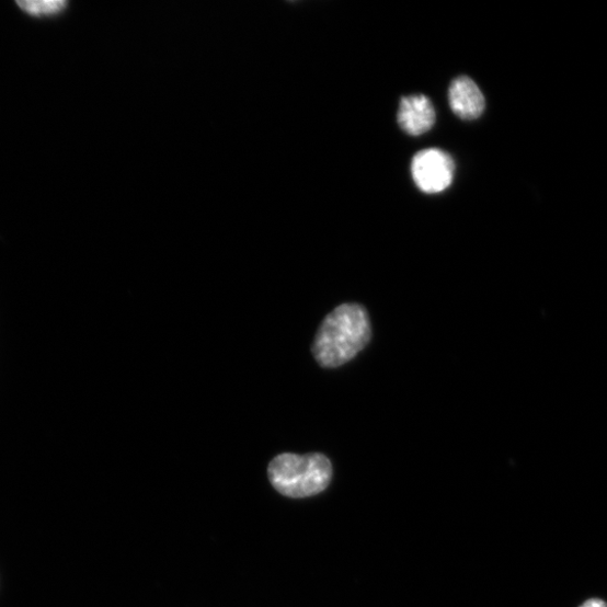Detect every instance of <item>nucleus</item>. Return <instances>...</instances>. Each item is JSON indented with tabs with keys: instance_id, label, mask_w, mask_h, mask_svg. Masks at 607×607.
<instances>
[{
	"instance_id": "6",
	"label": "nucleus",
	"mask_w": 607,
	"mask_h": 607,
	"mask_svg": "<svg viewBox=\"0 0 607 607\" xmlns=\"http://www.w3.org/2000/svg\"><path fill=\"white\" fill-rule=\"evenodd\" d=\"M27 10H31L32 13L38 14H51L57 13L62 10L67 4L65 2H42V3H28Z\"/></svg>"
},
{
	"instance_id": "5",
	"label": "nucleus",
	"mask_w": 607,
	"mask_h": 607,
	"mask_svg": "<svg viewBox=\"0 0 607 607\" xmlns=\"http://www.w3.org/2000/svg\"><path fill=\"white\" fill-rule=\"evenodd\" d=\"M449 104L453 112L466 121L479 118L486 106L480 87L466 76L458 77L451 82Z\"/></svg>"
},
{
	"instance_id": "4",
	"label": "nucleus",
	"mask_w": 607,
	"mask_h": 607,
	"mask_svg": "<svg viewBox=\"0 0 607 607\" xmlns=\"http://www.w3.org/2000/svg\"><path fill=\"white\" fill-rule=\"evenodd\" d=\"M436 111L424 95L403 98L399 110V124L410 136L419 137L430 131L436 124Z\"/></svg>"
},
{
	"instance_id": "2",
	"label": "nucleus",
	"mask_w": 607,
	"mask_h": 607,
	"mask_svg": "<svg viewBox=\"0 0 607 607\" xmlns=\"http://www.w3.org/2000/svg\"><path fill=\"white\" fill-rule=\"evenodd\" d=\"M332 463L322 454H283L268 468L273 486L293 499L314 496L325 491L332 479Z\"/></svg>"
},
{
	"instance_id": "3",
	"label": "nucleus",
	"mask_w": 607,
	"mask_h": 607,
	"mask_svg": "<svg viewBox=\"0 0 607 607\" xmlns=\"http://www.w3.org/2000/svg\"><path fill=\"white\" fill-rule=\"evenodd\" d=\"M411 169L413 180L423 193L439 194L453 184L456 165L447 152L426 149L415 154Z\"/></svg>"
},
{
	"instance_id": "7",
	"label": "nucleus",
	"mask_w": 607,
	"mask_h": 607,
	"mask_svg": "<svg viewBox=\"0 0 607 607\" xmlns=\"http://www.w3.org/2000/svg\"><path fill=\"white\" fill-rule=\"evenodd\" d=\"M579 607H607V602L599 597H591L584 600Z\"/></svg>"
},
{
	"instance_id": "1",
	"label": "nucleus",
	"mask_w": 607,
	"mask_h": 607,
	"mask_svg": "<svg viewBox=\"0 0 607 607\" xmlns=\"http://www.w3.org/2000/svg\"><path fill=\"white\" fill-rule=\"evenodd\" d=\"M373 335L366 309L359 304H342L322 322L312 346L318 364L337 368L352 362L363 352Z\"/></svg>"
}]
</instances>
